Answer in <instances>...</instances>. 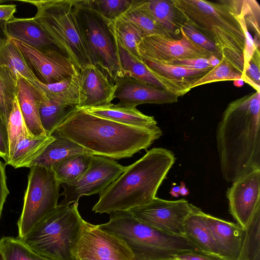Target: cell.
I'll return each instance as SVG.
<instances>
[{"label": "cell", "instance_id": "cell-35", "mask_svg": "<svg viewBox=\"0 0 260 260\" xmlns=\"http://www.w3.org/2000/svg\"><path fill=\"white\" fill-rule=\"evenodd\" d=\"M0 260H52L29 248L17 237L0 239Z\"/></svg>", "mask_w": 260, "mask_h": 260}, {"label": "cell", "instance_id": "cell-11", "mask_svg": "<svg viewBox=\"0 0 260 260\" xmlns=\"http://www.w3.org/2000/svg\"><path fill=\"white\" fill-rule=\"evenodd\" d=\"M126 167L113 159L100 156H94L84 174L75 181L62 185L61 195L64 197L59 206H69L78 203L84 196L100 193L107 188L125 170Z\"/></svg>", "mask_w": 260, "mask_h": 260}, {"label": "cell", "instance_id": "cell-25", "mask_svg": "<svg viewBox=\"0 0 260 260\" xmlns=\"http://www.w3.org/2000/svg\"><path fill=\"white\" fill-rule=\"evenodd\" d=\"M84 110L93 115L128 125L147 128L158 126L153 116L142 113L136 107L119 106L112 103L105 107Z\"/></svg>", "mask_w": 260, "mask_h": 260}, {"label": "cell", "instance_id": "cell-6", "mask_svg": "<svg viewBox=\"0 0 260 260\" xmlns=\"http://www.w3.org/2000/svg\"><path fill=\"white\" fill-rule=\"evenodd\" d=\"M78 203L59 206L19 238L37 253L52 260H75L74 252L84 219Z\"/></svg>", "mask_w": 260, "mask_h": 260}, {"label": "cell", "instance_id": "cell-50", "mask_svg": "<svg viewBox=\"0 0 260 260\" xmlns=\"http://www.w3.org/2000/svg\"><path fill=\"white\" fill-rule=\"evenodd\" d=\"M180 187L179 186L175 185H173L172 187L171 188V190L169 192L170 194L174 197L178 198L180 194Z\"/></svg>", "mask_w": 260, "mask_h": 260}, {"label": "cell", "instance_id": "cell-7", "mask_svg": "<svg viewBox=\"0 0 260 260\" xmlns=\"http://www.w3.org/2000/svg\"><path fill=\"white\" fill-rule=\"evenodd\" d=\"M37 9L34 18L81 71L90 61L78 26L74 0L24 1Z\"/></svg>", "mask_w": 260, "mask_h": 260}, {"label": "cell", "instance_id": "cell-52", "mask_svg": "<svg viewBox=\"0 0 260 260\" xmlns=\"http://www.w3.org/2000/svg\"><path fill=\"white\" fill-rule=\"evenodd\" d=\"M234 84L235 86L240 87L243 85L244 82L242 81V79L237 80L234 81Z\"/></svg>", "mask_w": 260, "mask_h": 260}, {"label": "cell", "instance_id": "cell-20", "mask_svg": "<svg viewBox=\"0 0 260 260\" xmlns=\"http://www.w3.org/2000/svg\"><path fill=\"white\" fill-rule=\"evenodd\" d=\"M203 215L217 246L220 257L224 260H237L245 230L237 223L225 221L205 212Z\"/></svg>", "mask_w": 260, "mask_h": 260}, {"label": "cell", "instance_id": "cell-51", "mask_svg": "<svg viewBox=\"0 0 260 260\" xmlns=\"http://www.w3.org/2000/svg\"><path fill=\"white\" fill-rule=\"evenodd\" d=\"M208 59L209 64L213 68L217 66L221 60L213 55H211L209 58H208Z\"/></svg>", "mask_w": 260, "mask_h": 260}, {"label": "cell", "instance_id": "cell-16", "mask_svg": "<svg viewBox=\"0 0 260 260\" xmlns=\"http://www.w3.org/2000/svg\"><path fill=\"white\" fill-rule=\"evenodd\" d=\"M114 99L119 106L136 107L143 104L176 103L178 97L172 92L134 78L123 76L115 81Z\"/></svg>", "mask_w": 260, "mask_h": 260}, {"label": "cell", "instance_id": "cell-41", "mask_svg": "<svg viewBox=\"0 0 260 260\" xmlns=\"http://www.w3.org/2000/svg\"><path fill=\"white\" fill-rule=\"evenodd\" d=\"M241 79L260 92V51L256 49L249 61L244 66Z\"/></svg>", "mask_w": 260, "mask_h": 260}, {"label": "cell", "instance_id": "cell-23", "mask_svg": "<svg viewBox=\"0 0 260 260\" xmlns=\"http://www.w3.org/2000/svg\"><path fill=\"white\" fill-rule=\"evenodd\" d=\"M6 31L10 38L20 41L42 52L57 51L63 54L34 17H14L7 22Z\"/></svg>", "mask_w": 260, "mask_h": 260}, {"label": "cell", "instance_id": "cell-29", "mask_svg": "<svg viewBox=\"0 0 260 260\" xmlns=\"http://www.w3.org/2000/svg\"><path fill=\"white\" fill-rule=\"evenodd\" d=\"M0 65L31 82L39 81L28 67L15 41L9 37H0Z\"/></svg>", "mask_w": 260, "mask_h": 260}, {"label": "cell", "instance_id": "cell-28", "mask_svg": "<svg viewBox=\"0 0 260 260\" xmlns=\"http://www.w3.org/2000/svg\"><path fill=\"white\" fill-rule=\"evenodd\" d=\"M50 100L62 104L76 106L80 98V71L72 76L58 82L44 84L35 82Z\"/></svg>", "mask_w": 260, "mask_h": 260}, {"label": "cell", "instance_id": "cell-48", "mask_svg": "<svg viewBox=\"0 0 260 260\" xmlns=\"http://www.w3.org/2000/svg\"><path fill=\"white\" fill-rule=\"evenodd\" d=\"M6 21H0V37L6 38H8L6 31Z\"/></svg>", "mask_w": 260, "mask_h": 260}, {"label": "cell", "instance_id": "cell-13", "mask_svg": "<svg viewBox=\"0 0 260 260\" xmlns=\"http://www.w3.org/2000/svg\"><path fill=\"white\" fill-rule=\"evenodd\" d=\"M181 37L174 39L154 34L143 37L138 45L142 59L166 63L181 59L209 58L211 55L193 43L181 29Z\"/></svg>", "mask_w": 260, "mask_h": 260}, {"label": "cell", "instance_id": "cell-1", "mask_svg": "<svg viewBox=\"0 0 260 260\" xmlns=\"http://www.w3.org/2000/svg\"><path fill=\"white\" fill-rule=\"evenodd\" d=\"M223 178L232 183L247 171L260 169V92L231 102L216 132Z\"/></svg>", "mask_w": 260, "mask_h": 260}, {"label": "cell", "instance_id": "cell-5", "mask_svg": "<svg viewBox=\"0 0 260 260\" xmlns=\"http://www.w3.org/2000/svg\"><path fill=\"white\" fill-rule=\"evenodd\" d=\"M99 227L121 238L134 260H165L182 252L199 250L185 237L170 234L136 219L128 211L110 214Z\"/></svg>", "mask_w": 260, "mask_h": 260}, {"label": "cell", "instance_id": "cell-53", "mask_svg": "<svg viewBox=\"0 0 260 260\" xmlns=\"http://www.w3.org/2000/svg\"><path fill=\"white\" fill-rule=\"evenodd\" d=\"M165 260H180L175 257H172V258H168V259H165Z\"/></svg>", "mask_w": 260, "mask_h": 260}, {"label": "cell", "instance_id": "cell-18", "mask_svg": "<svg viewBox=\"0 0 260 260\" xmlns=\"http://www.w3.org/2000/svg\"><path fill=\"white\" fill-rule=\"evenodd\" d=\"M144 63L167 87L169 91L178 98L191 89L192 85L212 68L196 69L167 64L146 59Z\"/></svg>", "mask_w": 260, "mask_h": 260}, {"label": "cell", "instance_id": "cell-42", "mask_svg": "<svg viewBox=\"0 0 260 260\" xmlns=\"http://www.w3.org/2000/svg\"><path fill=\"white\" fill-rule=\"evenodd\" d=\"M181 29L193 43L207 51L211 55L221 59V53L215 44L191 24L186 21Z\"/></svg>", "mask_w": 260, "mask_h": 260}, {"label": "cell", "instance_id": "cell-30", "mask_svg": "<svg viewBox=\"0 0 260 260\" xmlns=\"http://www.w3.org/2000/svg\"><path fill=\"white\" fill-rule=\"evenodd\" d=\"M115 42L123 76L134 78L168 91L167 86L154 75L142 59L132 55L116 40Z\"/></svg>", "mask_w": 260, "mask_h": 260}, {"label": "cell", "instance_id": "cell-22", "mask_svg": "<svg viewBox=\"0 0 260 260\" xmlns=\"http://www.w3.org/2000/svg\"><path fill=\"white\" fill-rule=\"evenodd\" d=\"M17 76V99L27 131L31 136H47L39 115L40 107L46 95L35 83Z\"/></svg>", "mask_w": 260, "mask_h": 260}, {"label": "cell", "instance_id": "cell-14", "mask_svg": "<svg viewBox=\"0 0 260 260\" xmlns=\"http://www.w3.org/2000/svg\"><path fill=\"white\" fill-rule=\"evenodd\" d=\"M226 196L230 214L246 230L260 210V169L250 170L238 177L228 188Z\"/></svg>", "mask_w": 260, "mask_h": 260}, {"label": "cell", "instance_id": "cell-32", "mask_svg": "<svg viewBox=\"0 0 260 260\" xmlns=\"http://www.w3.org/2000/svg\"><path fill=\"white\" fill-rule=\"evenodd\" d=\"M93 156L89 153L79 154L57 164L52 170L58 184L71 183L77 180L87 170Z\"/></svg>", "mask_w": 260, "mask_h": 260}, {"label": "cell", "instance_id": "cell-26", "mask_svg": "<svg viewBox=\"0 0 260 260\" xmlns=\"http://www.w3.org/2000/svg\"><path fill=\"white\" fill-rule=\"evenodd\" d=\"M50 136L54 137V139L30 167L39 166L52 169L57 164L70 157L88 153L82 147L68 138L55 135Z\"/></svg>", "mask_w": 260, "mask_h": 260}, {"label": "cell", "instance_id": "cell-37", "mask_svg": "<svg viewBox=\"0 0 260 260\" xmlns=\"http://www.w3.org/2000/svg\"><path fill=\"white\" fill-rule=\"evenodd\" d=\"M7 128L9 140L10 159L18 143L23 138L30 136L24 121L17 98L14 103L13 107L10 115Z\"/></svg>", "mask_w": 260, "mask_h": 260}, {"label": "cell", "instance_id": "cell-21", "mask_svg": "<svg viewBox=\"0 0 260 260\" xmlns=\"http://www.w3.org/2000/svg\"><path fill=\"white\" fill-rule=\"evenodd\" d=\"M224 2L237 18L246 37L244 66L249 61L253 52L259 49L260 7L255 0H231Z\"/></svg>", "mask_w": 260, "mask_h": 260}, {"label": "cell", "instance_id": "cell-49", "mask_svg": "<svg viewBox=\"0 0 260 260\" xmlns=\"http://www.w3.org/2000/svg\"><path fill=\"white\" fill-rule=\"evenodd\" d=\"M180 192L179 194L181 196H186L189 194V191L187 187L186 186L185 183L181 181L179 186Z\"/></svg>", "mask_w": 260, "mask_h": 260}, {"label": "cell", "instance_id": "cell-27", "mask_svg": "<svg viewBox=\"0 0 260 260\" xmlns=\"http://www.w3.org/2000/svg\"><path fill=\"white\" fill-rule=\"evenodd\" d=\"M52 136H28L22 139L6 165L15 168H29L53 140Z\"/></svg>", "mask_w": 260, "mask_h": 260}, {"label": "cell", "instance_id": "cell-43", "mask_svg": "<svg viewBox=\"0 0 260 260\" xmlns=\"http://www.w3.org/2000/svg\"><path fill=\"white\" fill-rule=\"evenodd\" d=\"M165 64L196 69L212 68L207 58H187L172 60Z\"/></svg>", "mask_w": 260, "mask_h": 260}, {"label": "cell", "instance_id": "cell-45", "mask_svg": "<svg viewBox=\"0 0 260 260\" xmlns=\"http://www.w3.org/2000/svg\"><path fill=\"white\" fill-rule=\"evenodd\" d=\"M0 157L5 161V165L10 159L9 140L7 126L0 119Z\"/></svg>", "mask_w": 260, "mask_h": 260}, {"label": "cell", "instance_id": "cell-38", "mask_svg": "<svg viewBox=\"0 0 260 260\" xmlns=\"http://www.w3.org/2000/svg\"><path fill=\"white\" fill-rule=\"evenodd\" d=\"M85 4L109 22L114 21L130 7L132 0H84Z\"/></svg>", "mask_w": 260, "mask_h": 260}, {"label": "cell", "instance_id": "cell-31", "mask_svg": "<svg viewBox=\"0 0 260 260\" xmlns=\"http://www.w3.org/2000/svg\"><path fill=\"white\" fill-rule=\"evenodd\" d=\"M108 26L118 43L132 55L142 59L138 52V45L144 35L137 26L119 17L109 22Z\"/></svg>", "mask_w": 260, "mask_h": 260}, {"label": "cell", "instance_id": "cell-2", "mask_svg": "<svg viewBox=\"0 0 260 260\" xmlns=\"http://www.w3.org/2000/svg\"><path fill=\"white\" fill-rule=\"evenodd\" d=\"M51 135L73 141L92 155L119 159L147 149L162 132L158 126L147 128L118 123L75 106Z\"/></svg>", "mask_w": 260, "mask_h": 260}, {"label": "cell", "instance_id": "cell-39", "mask_svg": "<svg viewBox=\"0 0 260 260\" xmlns=\"http://www.w3.org/2000/svg\"><path fill=\"white\" fill-rule=\"evenodd\" d=\"M241 72L222 58L217 66L192 85L191 89L215 82L240 80L241 79Z\"/></svg>", "mask_w": 260, "mask_h": 260}, {"label": "cell", "instance_id": "cell-33", "mask_svg": "<svg viewBox=\"0 0 260 260\" xmlns=\"http://www.w3.org/2000/svg\"><path fill=\"white\" fill-rule=\"evenodd\" d=\"M17 80L13 72L0 65V119L7 126L17 96Z\"/></svg>", "mask_w": 260, "mask_h": 260}, {"label": "cell", "instance_id": "cell-12", "mask_svg": "<svg viewBox=\"0 0 260 260\" xmlns=\"http://www.w3.org/2000/svg\"><path fill=\"white\" fill-rule=\"evenodd\" d=\"M192 204L184 199L169 201L155 197L149 203L128 210L139 221L165 233L184 236V222Z\"/></svg>", "mask_w": 260, "mask_h": 260}, {"label": "cell", "instance_id": "cell-3", "mask_svg": "<svg viewBox=\"0 0 260 260\" xmlns=\"http://www.w3.org/2000/svg\"><path fill=\"white\" fill-rule=\"evenodd\" d=\"M175 160L174 154L170 150H149L142 158L126 167L124 172L99 193V199L92 210L110 214L149 203L156 197Z\"/></svg>", "mask_w": 260, "mask_h": 260}, {"label": "cell", "instance_id": "cell-10", "mask_svg": "<svg viewBox=\"0 0 260 260\" xmlns=\"http://www.w3.org/2000/svg\"><path fill=\"white\" fill-rule=\"evenodd\" d=\"M74 256L75 260H134L121 238L84 220Z\"/></svg>", "mask_w": 260, "mask_h": 260}, {"label": "cell", "instance_id": "cell-17", "mask_svg": "<svg viewBox=\"0 0 260 260\" xmlns=\"http://www.w3.org/2000/svg\"><path fill=\"white\" fill-rule=\"evenodd\" d=\"M114 82L99 67L86 66L80 71V98L77 108H90L109 106L114 99Z\"/></svg>", "mask_w": 260, "mask_h": 260}, {"label": "cell", "instance_id": "cell-24", "mask_svg": "<svg viewBox=\"0 0 260 260\" xmlns=\"http://www.w3.org/2000/svg\"><path fill=\"white\" fill-rule=\"evenodd\" d=\"M203 213L200 208L191 205V211L184 222V236L199 250L220 257L219 251L205 222Z\"/></svg>", "mask_w": 260, "mask_h": 260}, {"label": "cell", "instance_id": "cell-47", "mask_svg": "<svg viewBox=\"0 0 260 260\" xmlns=\"http://www.w3.org/2000/svg\"><path fill=\"white\" fill-rule=\"evenodd\" d=\"M16 11L15 5H0V21L8 22L12 20Z\"/></svg>", "mask_w": 260, "mask_h": 260}, {"label": "cell", "instance_id": "cell-46", "mask_svg": "<svg viewBox=\"0 0 260 260\" xmlns=\"http://www.w3.org/2000/svg\"><path fill=\"white\" fill-rule=\"evenodd\" d=\"M5 165L0 160V218L6 198L9 193L6 183Z\"/></svg>", "mask_w": 260, "mask_h": 260}, {"label": "cell", "instance_id": "cell-54", "mask_svg": "<svg viewBox=\"0 0 260 260\" xmlns=\"http://www.w3.org/2000/svg\"><path fill=\"white\" fill-rule=\"evenodd\" d=\"M4 2V1H0V3H2V2Z\"/></svg>", "mask_w": 260, "mask_h": 260}, {"label": "cell", "instance_id": "cell-15", "mask_svg": "<svg viewBox=\"0 0 260 260\" xmlns=\"http://www.w3.org/2000/svg\"><path fill=\"white\" fill-rule=\"evenodd\" d=\"M13 40L30 70L42 83L58 82L80 71L68 57L60 52H43L20 41Z\"/></svg>", "mask_w": 260, "mask_h": 260}, {"label": "cell", "instance_id": "cell-34", "mask_svg": "<svg viewBox=\"0 0 260 260\" xmlns=\"http://www.w3.org/2000/svg\"><path fill=\"white\" fill-rule=\"evenodd\" d=\"M74 107L62 104L45 96L40 107L39 115L42 126L47 136H50Z\"/></svg>", "mask_w": 260, "mask_h": 260}, {"label": "cell", "instance_id": "cell-36", "mask_svg": "<svg viewBox=\"0 0 260 260\" xmlns=\"http://www.w3.org/2000/svg\"><path fill=\"white\" fill-rule=\"evenodd\" d=\"M237 260H260V210L256 212L245 230Z\"/></svg>", "mask_w": 260, "mask_h": 260}, {"label": "cell", "instance_id": "cell-9", "mask_svg": "<svg viewBox=\"0 0 260 260\" xmlns=\"http://www.w3.org/2000/svg\"><path fill=\"white\" fill-rule=\"evenodd\" d=\"M29 168L22 211L17 222L19 238L58 206L60 196V185L52 169L39 166Z\"/></svg>", "mask_w": 260, "mask_h": 260}, {"label": "cell", "instance_id": "cell-44", "mask_svg": "<svg viewBox=\"0 0 260 260\" xmlns=\"http://www.w3.org/2000/svg\"><path fill=\"white\" fill-rule=\"evenodd\" d=\"M174 257L180 260H224L219 256L200 250L182 252Z\"/></svg>", "mask_w": 260, "mask_h": 260}, {"label": "cell", "instance_id": "cell-4", "mask_svg": "<svg viewBox=\"0 0 260 260\" xmlns=\"http://www.w3.org/2000/svg\"><path fill=\"white\" fill-rule=\"evenodd\" d=\"M186 21L212 41L222 58L242 74L246 37L224 1L173 0Z\"/></svg>", "mask_w": 260, "mask_h": 260}, {"label": "cell", "instance_id": "cell-8", "mask_svg": "<svg viewBox=\"0 0 260 260\" xmlns=\"http://www.w3.org/2000/svg\"><path fill=\"white\" fill-rule=\"evenodd\" d=\"M74 9L90 63L99 67L115 82L123 73L109 21L84 0H74Z\"/></svg>", "mask_w": 260, "mask_h": 260}, {"label": "cell", "instance_id": "cell-19", "mask_svg": "<svg viewBox=\"0 0 260 260\" xmlns=\"http://www.w3.org/2000/svg\"><path fill=\"white\" fill-rule=\"evenodd\" d=\"M131 6L150 17L169 37H181V29L186 20L173 0H132Z\"/></svg>", "mask_w": 260, "mask_h": 260}, {"label": "cell", "instance_id": "cell-40", "mask_svg": "<svg viewBox=\"0 0 260 260\" xmlns=\"http://www.w3.org/2000/svg\"><path fill=\"white\" fill-rule=\"evenodd\" d=\"M120 18L134 23L141 31L144 37L154 34H167L148 15L131 6Z\"/></svg>", "mask_w": 260, "mask_h": 260}]
</instances>
